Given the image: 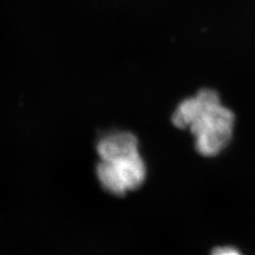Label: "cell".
I'll return each instance as SVG.
<instances>
[{
  "label": "cell",
  "instance_id": "3957f363",
  "mask_svg": "<svg viewBox=\"0 0 255 255\" xmlns=\"http://www.w3.org/2000/svg\"><path fill=\"white\" fill-rule=\"evenodd\" d=\"M211 255H244L238 249L234 248V247L225 246V247H217L215 248Z\"/></svg>",
  "mask_w": 255,
  "mask_h": 255
},
{
  "label": "cell",
  "instance_id": "6da1fadb",
  "mask_svg": "<svg viewBox=\"0 0 255 255\" xmlns=\"http://www.w3.org/2000/svg\"><path fill=\"white\" fill-rule=\"evenodd\" d=\"M172 124L189 129L196 139V149L204 156L220 153L232 138L235 117L222 105L219 95L209 89L183 100L172 114Z\"/></svg>",
  "mask_w": 255,
  "mask_h": 255
},
{
  "label": "cell",
  "instance_id": "7a4b0ae2",
  "mask_svg": "<svg viewBox=\"0 0 255 255\" xmlns=\"http://www.w3.org/2000/svg\"><path fill=\"white\" fill-rule=\"evenodd\" d=\"M96 172L103 188L111 194L123 196L142 184L146 166L138 149L128 150L100 159Z\"/></svg>",
  "mask_w": 255,
  "mask_h": 255
}]
</instances>
